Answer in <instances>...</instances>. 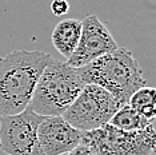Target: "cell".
Wrapping results in <instances>:
<instances>
[{
	"instance_id": "obj_4",
	"label": "cell",
	"mask_w": 156,
	"mask_h": 155,
	"mask_svg": "<svg viewBox=\"0 0 156 155\" xmlns=\"http://www.w3.org/2000/svg\"><path fill=\"white\" fill-rule=\"evenodd\" d=\"M81 143L96 155H151L156 153V130L152 124L137 131H122L111 124L83 132Z\"/></svg>"
},
{
	"instance_id": "obj_11",
	"label": "cell",
	"mask_w": 156,
	"mask_h": 155,
	"mask_svg": "<svg viewBox=\"0 0 156 155\" xmlns=\"http://www.w3.org/2000/svg\"><path fill=\"white\" fill-rule=\"evenodd\" d=\"M108 124H111L112 127L118 130H122V131H137V130L148 127L152 123H150L145 118L139 115L128 104H126L113 114Z\"/></svg>"
},
{
	"instance_id": "obj_6",
	"label": "cell",
	"mask_w": 156,
	"mask_h": 155,
	"mask_svg": "<svg viewBox=\"0 0 156 155\" xmlns=\"http://www.w3.org/2000/svg\"><path fill=\"white\" fill-rule=\"evenodd\" d=\"M44 116L31 108L0 118V150L7 155H45L37 138V127Z\"/></svg>"
},
{
	"instance_id": "obj_10",
	"label": "cell",
	"mask_w": 156,
	"mask_h": 155,
	"mask_svg": "<svg viewBox=\"0 0 156 155\" xmlns=\"http://www.w3.org/2000/svg\"><path fill=\"white\" fill-rule=\"evenodd\" d=\"M128 106L150 123L156 119V88L155 87H141L132 94Z\"/></svg>"
},
{
	"instance_id": "obj_3",
	"label": "cell",
	"mask_w": 156,
	"mask_h": 155,
	"mask_svg": "<svg viewBox=\"0 0 156 155\" xmlns=\"http://www.w3.org/2000/svg\"><path fill=\"white\" fill-rule=\"evenodd\" d=\"M84 86L79 70L52 58L39 78L28 108L41 116H62Z\"/></svg>"
},
{
	"instance_id": "obj_2",
	"label": "cell",
	"mask_w": 156,
	"mask_h": 155,
	"mask_svg": "<svg viewBox=\"0 0 156 155\" xmlns=\"http://www.w3.org/2000/svg\"><path fill=\"white\" fill-rule=\"evenodd\" d=\"M77 70L84 83L107 90L120 107L128 104L132 94L147 83L139 62L132 52L123 47Z\"/></svg>"
},
{
	"instance_id": "obj_8",
	"label": "cell",
	"mask_w": 156,
	"mask_h": 155,
	"mask_svg": "<svg viewBox=\"0 0 156 155\" xmlns=\"http://www.w3.org/2000/svg\"><path fill=\"white\" fill-rule=\"evenodd\" d=\"M37 138L45 155H64L81 143L83 131L72 127L63 116H44L37 127Z\"/></svg>"
},
{
	"instance_id": "obj_5",
	"label": "cell",
	"mask_w": 156,
	"mask_h": 155,
	"mask_svg": "<svg viewBox=\"0 0 156 155\" xmlns=\"http://www.w3.org/2000/svg\"><path fill=\"white\" fill-rule=\"evenodd\" d=\"M119 108L118 102L107 90L95 84H86L62 116L72 127L87 132L108 124Z\"/></svg>"
},
{
	"instance_id": "obj_7",
	"label": "cell",
	"mask_w": 156,
	"mask_h": 155,
	"mask_svg": "<svg viewBox=\"0 0 156 155\" xmlns=\"http://www.w3.org/2000/svg\"><path fill=\"white\" fill-rule=\"evenodd\" d=\"M118 48V43L105 24L96 15H88L81 20L79 44L72 56L67 59V63L71 67L80 68Z\"/></svg>"
},
{
	"instance_id": "obj_1",
	"label": "cell",
	"mask_w": 156,
	"mask_h": 155,
	"mask_svg": "<svg viewBox=\"0 0 156 155\" xmlns=\"http://www.w3.org/2000/svg\"><path fill=\"white\" fill-rule=\"evenodd\" d=\"M52 56L44 51L15 50L0 58V118L23 112Z\"/></svg>"
},
{
	"instance_id": "obj_9",
	"label": "cell",
	"mask_w": 156,
	"mask_h": 155,
	"mask_svg": "<svg viewBox=\"0 0 156 155\" xmlns=\"http://www.w3.org/2000/svg\"><path fill=\"white\" fill-rule=\"evenodd\" d=\"M81 35V20H60L52 31V43L56 51L66 59H69L75 52Z\"/></svg>"
},
{
	"instance_id": "obj_13",
	"label": "cell",
	"mask_w": 156,
	"mask_h": 155,
	"mask_svg": "<svg viewBox=\"0 0 156 155\" xmlns=\"http://www.w3.org/2000/svg\"><path fill=\"white\" fill-rule=\"evenodd\" d=\"M66 155H96V154H95V151L92 150L91 147H88L87 144L80 143L79 146L75 147L72 151H69V153Z\"/></svg>"
},
{
	"instance_id": "obj_12",
	"label": "cell",
	"mask_w": 156,
	"mask_h": 155,
	"mask_svg": "<svg viewBox=\"0 0 156 155\" xmlns=\"http://www.w3.org/2000/svg\"><path fill=\"white\" fill-rule=\"evenodd\" d=\"M69 4L67 0H52L51 3V11L56 16H62L68 12Z\"/></svg>"
}]
</instances>
